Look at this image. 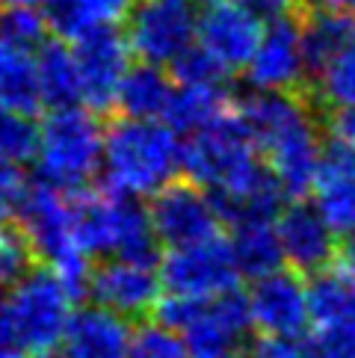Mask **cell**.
Instances as JSON below:
<instances>
[{
    "mask_svg": "<svg viewBox=\"0 0 355 358\" xmlns=\"http://www.w3.org/2000/svg\"><path fill=\"white\" fill-rule=\"evenodd\" d=\"M33 160L39 181L62 193L86 189L104 160V127L98 116L89 107L50 110L39 127V148Z\"/></svg>",
    "mask_w": 355,
    "mask_h": 358,
    "instance_id": "obj_5",
    "label": "cell"
},
{
    "mask_svg": "<svg viewBox=\"0 0 355 358\" xmlns=\"http://www.w3.org/2000/svg\"><path fill=\"white\" fill-rule=\"evenodd\" d=\"M252 358H323L317 341L305 335H261L252 347Z\"/></svg>",
    "mask_w": 355,
    "mask_h": 358,
    "instance_id": "obj_32",
    "label": "cell"
},
{
    "mask_svg": "<svg viewBox=\"0 0 355 358\" xmlns=\"http://www.w3.org/2000/svg\"><path fill=\"white\" fill-rule=\"evenodd\" d=\"M237 3L246 12H252L261 24H273L278 18H287V15H296V12L308 9L299 0H237Z\"/></svg>",
    "mask_w": 355,
    "mask_h": 358,
    "instance_id": "obj_34",
    "label": "cell"
},
{
    "mask_svg": "<svg viewBox=\"0 0 355 358\" xmlns=\"http://www.w3.org/2000/svg\"><path fill=\"white\" fill-rule=\"evenodd\" d=\"M86 290L95 305L124 320L143 317L163 299V278L154 255H113L89 270Z\"/></svg>",
    "mask_w": 355,
    "mask_h": 358,
    "instance_id": "obj_11",
    "label": "cell"
},
{
    "mask_svg": "<svg viewBox=\"0 0 355 358\" xmlns=\"http://www.w3.org/2000/svg\"><path fill=\"white\" fill-rule=\"evenodd\" d=\"M27 187L30 184L24 181L18 163L0 157V225H6L12 216H18Z\"/></svg>",
    "mask_w": 355,
    "mask_h": 358,
    "instance_id": "obj_33",
    "label": "cell"
},
{
    "mask_svg": "<svg viewBox=\"0 0 355 358\" xmlns=\"http://www.w3.org/2000/svg\"><path fill=\"white\" fill-rule=\"evenodd\" d=\"M237 116L255 139L282 193L290 199L311 193L326 148L314 101L302 92L258 89L237 104Z\"/></svg>",
    "mask_w": 355,
    "mask_h": 358,
    "instance_id": "obj_2",
    "label": "cell"
},
{
    "mask_svg": "<svg viewBox=\"0 0 355 358\" xmlns=\"http://www.w3.org/2000/svg\"><path fill=\"white\" fill-rule=\"evenodd\" d=\"M184 169V145L163 119L122 116L104 127L101 175L113 193L148 199L169 187Z\"/></svg>",
    "mask_w": 355,
    "mask_h": 358,
    "instance_id": "obj_3",
    "label": "cell"
},
{
    "mask_svg": "<svg viewBox=\"0 0 355 358\" xmlns=\"http://www.w3.org/2000/svg\"><path fill=\"white\" fill-rule=\"evenodd\" d=\"M0 358H27V352H21L15 347H0Z\"/></svg>",
    "mask_w": 355,
    "mask_h": 358,
    "instance_id": "obj_37",
    "label": "cell"
},
{
    "mask_svg": "<svg viewBox=\"0 0 355 358\" xmlns=\"http://www.w3.org/2000/svg\"><path fill=\"white\" fill-rule=\"evenodd\" d=\"M311 323L323 358H355V266L338 261L311 285Z\"/></svg>",
    "mask_w": 355,
    "mask_h": 358,
    "instance_id": "obj_13",
    "label": "cell"
},
{
    "mask_svg": "<svg viewBox=\"0 0 355 358\" xmlns=\"http://www.w3.org/2000/svg\"><path fill=\"white\" fill-rule=\"evenodd\" d=\"M175 78L157 62L139 59V66H131L122 80L116 107L122 116H136V119H163L169 110V101L175 95Z\"/></svg>",
    "mask_w": 355,
    "mask_h": 358,
    "instance_id": "obj_23",
    "label": "cell"
},
{
    "mask_svg": "<svg viewBox=\"0 0 355 358\" xmlns=\"http://www.w3.org/2000/svg\"><path fill=\"white\" fill-rule=\"evenodd\" d=\"M15 220L21 222V234L30 243L33 255H39L45 266L80 290L89 278V258L74 231L71 193H62L45 181L30 184Z\"/></svg>",
    "mask_w": 355,
    "mask_h": 358,
    "instance_id": "obj_7",
    "label": "cell"
},
{
    "mask_svg": "<svg viewBox=\"0 0 355 358\" xmlns=\"http://www.w3.org/2000/svg\"><path fill=\"white\" fill-rule=\"evenodd\" d=\"M240 275L237 255L222 237L198 240L189 246H175L160 261L163 296L175 299H213L234 293Z\"/></svg>",
    "mask_w": 355,
    "mask_h": 358,
    "instance_id": "obj_9",
    "label": "cell"
},
{
    "mask_svg": "<svg viewBox=\"0 0 355 358\" xmlns=\"http://www.w3.org/2000/svg\"><path fill=\"white\" fill-rule=\"evenodd\" d=\"M184 172L217 196L225 220L249 213H275L284 199L270 166L231 107L208 127L189 134L184 143Z\"/></svg>",
    "mask_w": 355,
    "mask_h": 358,
    "instance_id": "obj_1",
    "label": "cell"
},
{
    "mask_svg": "<svg viewBox=\"0 0 355 358\" xmlns=\"http://www.w3.org/2000/svg\"><path fill=\"white\" fill-rule=\"evenodd\" d=\"M231 222V249L237 255V264L243 275H266L284 266V249L278 237V216L275 213H249L237 216Z\"/></svg>",
    "mask_w": 355,
    "mask_h": 358,
    "instance_id": "obj_21",
    "label": "cell"
},
{
    "mask_svg": "<svg viewBox=\"0 0 355 358\" xmlns=\"http://www.w3.org/2000/svg\"><path fill=\"white\" fill-rule=\"evenodd\" d=\"M50 21L33 6H6L0 12V39L18 45L24 50H39L50 39Z\"/></svg>",
    "mask_w": 355,
    "mask_h": 358,
    "instance_id": "obj_27",
    "label": "cell"
},
{
    "mask_svg": "<svg viewBox=\"0 0 355 358\" xmlns=\"http://www.w3.org/2000/svg\"><path fill=\"white\" fill-rule=\"evenodd\" d=\"M231 98L228 89L222 86H196V83H178L175 95L169 101V110L163 122L178 134H196L201 127H208L210 122H217L231 110Z\"/></svg>",
    "mask_w": 355,
    "mask_h": 358,
    "instance_id": "obj_24",
    "label": "cell"
},
{
    "mask_svg": "<svg viewBox=\"0 0 355 358\" xmlns=\"http://www.w3.org/2000/svg\"><path fill=\"white\" fill-rule=\"evenodd\" d=\"M302 6H328L332 3V0H299Z\"/></svg>",
    "mask_w": 355,
    "mask_h": 358,
    "instance_id": "obj_39",
    "label": "cell"
},
{
    "mask_svg": "<svg viewBox=\"0 0 355 358\" xmlns=\"http://www.w3.org/2000/svg\"><path fill=\"white\" fill-rule=\"evenodd\" d=\"M148 216L157 243L166 249L219 237L225 220L217 196L196 181H172L169 187H163L157 196H151Z\"/></svg>",
    "mask_w": 355,
    "mask_h": 358,
    "instance_id": "obj_12",
    "label": "cell"
},
{
    "mask_svg": "<svg viewBox=\"0 0 355 358\" xmlns=\"http://www.w3.org/2000/svg\"><path fill=\"white\" fill-rule=\"evenodd\" d=\"M302 15L278 18L263 24L261 45L246 66V78L255 89H284V92H302L308 86V59L305 39H302Z\"/></svg>",
    "mask_w": 355,
    "mask_h": 358,
    "instance_id": "obj_15",
    "label": "cell"
},
{
    "mask_svg": "<svg viewBox=\"0 0 355 358\" xmlns=\"http://www.w3.org/2000/svg\"><path fill=\"white\" fill-rule=\"evenodd\" d=\"M131 341L128 320L92 305L74 314L66 338L48 358H131Z\"/></svg>",
    "mask_w": 355,
    "mask_h": 358,
    "instance_id": "obj_20",
    "label": "cell"
},
{
    "mask_svg": "<svg viewBox=\"0 0 355 358\" xmlns=\"http://www.w3.org/2000/svg\"><path fill=\"white\" fill-rule=\"evenodd\" d=\"M308 98L326 110L355 104V33L328 59V66L320 71V78L311 83Z\"/></svg>",
    "mask_w": 355,
    "mask_h": 358,
    "instance_id": "obj_26",
    "label": "cell"
},
{
    "mask_svg": "<svg viewBox=\"0 0 355 358\" xmlns=\"http://www.w3.org/2000/svg\"><path fill=\"white\" fill-rule=\"evenodd\" d=\"M124 36L131 50L157 66L172 62L198 42L196 0H136L124 15Z\"/></svg>",
    "mask_w": 355,
    "mask_h": 358,
    "instance_id": "obj_10",
    "label": "cell"
},
{
    "mask_svg": "<svg viewBox=\"0 0 355 358\" xmlns=\"http://www.w3.org/2000/svg\"><path fill=\"white\" fill-rule=\"evenodd\" d=\"M246 305L258 335H302L311 326V287L284 266L252 278Z\"/></svg>",
    "mask_w": 355,
    "mask_h": 358,
    "instance_id": "obj_16",
    "label": "cell"
},
{
    "mask_svg": "<svg viewBox=\"0 0 355 358\" xmlns=\"http://www.w3.org/2000/svg\"><path fill=\"white\" fill-rule=\"evenodd\" d=\"M314 204L340 240L355 237V145L335 139L326 143L314 178Z\"/></svg>",
    "mask_w": 355,
    "mask_h": 358,
    "instance_id": "obj_18",
    "label": "cell"
},
{
    "mask_svg": "<svg viewBox=\"0 0 355 358\" xmlns=\"http://www.w3.org/2000/svg\"><path fill=\"white\" fill-rule=\"evenodd\" d=\"M3 6H33V9H39V6H50L54 0H0Z\"/></svg>",
    "mask_w": 355,
    "mask_h": 358,
    "instance_id": "obj_36",
    "label": "cell"
},
{
    "mask_svg": "<svg viewBox=\"0 0 355 358\" xmlns=\"http://www.w3.org/2000/svg\"><path fill=\"white\" fill-rule=\"evenodd\" d=\"M74 231L86 258H113V255H154V228L139 199L113 193L80 189L71 193Z\"/></svg>",
    "mask_w": 355,
    "mask_h": 358,
    "instance_id": "obj_6",
    "label": "cell"
},
{
    "mask_svg": "<svg viewBox=\"0 0 355 358\" xmlns=\"http://www.w3.org/2000/svg\"><path fill=\"white\" fill-rule=\"evenodd\" d=\"M131 9V0H54L48 6V21L54 36L66 42L107 24H119Z\"/></svg>",
    "mask_w": 355,
    "mask_h": 358,
    "instance_id": "obj_25",
    "label": "cell"
},
{
    "mask_svg": "<svg viewBox=\"0 0 355 358\" xmlns=\"http://www.w3.org/2000/svg\"><path fill=\"white\" fill-rule=\"evenodd\" d=\"M263 24L237 0H205L198 6V45L228 71H246L261 45Z\"/></svg>",
    "mask_w": 355,
    "mask_h": 358,
    "instance_id": "obj_17",
    "label": "cell"
},
{
    "mask_svg": "<svg viewBox=\"0 0 355 358\" xmlns=\"http://www.w3.org/2000/svg\"><path fill=\"white\" fill-rule=\"evenodd\" d=\"M30 255L33 249L21 231H9L6 225H0V290L15 285L30 270Z\"/></svg>",
    "mask_w": 355,
    "mask_h": 358,
    "instance_id": "obj_31",
    "label": "cell"
},
{
    "mask_svg": "<svg viewBox=\"0 0 355 358\" xmlns=\"http://www.w3.org/2000/svg\"><path fill=\"white\" fill-rule=\"evenodd\" d=\"M74 57L80 69V86H83V107L92 113H107L116 107L119 89L124 74L131 69V45L116 24L95 27L83 33L80 39L71 42Z\"/></svg>",
    "mask_w": 355,
    "mask_h": 358,
    "instance_id": "obj_14",
    "label": "cell"
},
{
    "mask_svg": "<svg viewBox=\"0 0 355 358\" xmlns=\"http://www.w3.org/2000/svg\"><path fill=\"white\" fill-rule=\"evenodd\" d=\"M169 71H172L175 83H196V86H222L228 80V74H231L198 42L189 50H184V54L169 66Z\"/></svg>",
    "mask_w": 355,
    "mask_h": 358,
    "instance_id": "obj_29",
    "label": "cell"
},
{
    "mask_svg": "<svg viewBox=\"0 0 355 358\" xmlns=\"http://www.w3.org/2000/svg\"><path fill=\"white\" fill-rule=\"evenodd\" d=\"M328 124H332L335 139H344V143L355 145V104L328 110Z\"/></svg>",
    "mask_w": 355,
    "mask_h": 358,
    "instance_id": "obj_35",
    "label": "cell"
},
{
    "mask_svg": "<svg viewBox=\"0 0 355 358\" xmlns=\"http://www.w3.org/2000/svg\"><path fill=\"white\" fill-rule=\"evenodd\" d=\"M160 320L184 338L189 358H240L255 329L246 299L237 293L213 299H160Z\"/></svg>",
    "mask_w": 355,
    "mask_h": 358,
    "instance_id": "obj_8",
    "label": "cell"
},
{
    "mask_svg": "<svg viewBox=\"0 0 355 358\" xmlns=\"http://www.w3.org/2000/svg\"><path fill=\"white\" fill-rule=\"evenodd\" d=\"M328 6H338V9H347V12H352L355 15V0H332Z\"/></svg>",
    "mask_w": 355,
    "mask_h": 358,
    "instance_id": "obj_38",
    "label": "cell"
},
{
    "mask_svg": "<svg viewBox=\"0 0 355 358\" xmlns=\"http://www.w3.org/2000/svg\"><path fill=\"white\" fill-rule=\"evenodd\" d=\"M278 237H282L284 264L296 273H323L335 264L338 234L323 220L317 204L294 201L278 216Z\"/></svg>",
    "mask_w": 355,
    "mask_h": 358,
    "instance_id": "obj_19",
    "label": "cell"
},
{
    "mask_svg": "<svg viewBox=\"0 0 355 358\" xmlns=\"http://www.w3.org/2000/svg\"><path fill=\"white\" fill-rule=\"evenodd\" d=\"M36 74H39V92L42 107L62 110V107H83V86H80V69L74 48L66 39H48L36 50Z\"/></svg>",
    "mask_w": 355,
    "mask_h": 358,
    "instance_id": "obj_22",
    "label": "cell"
},
{
    "mask_svg": "<svg viewBox=\"0 0 355 358\" xmlns=\"http://www.w3.org/2000/svg\"><path fill=\"white\" fill-rule=\"evenodd\" d=\"M74 296L78 287L50 266L27 270L15 285L0 290V347L48 358L78 314Z\"/></svg>",
    "mask_w": 355,
    "mask_h": 358,
    "instance_id": "obj_4",
    "label": "cell"
},
{
    "mask_svg": "<svg viewBox=\"0 0 355 358\" xmlns=\"http://www.w3.org/2000/svg\"><path fill=\"white\" fill-rule=\"evenodd\" d=\"M131 358H189V350L184 338L160 320V323L139 326L133 331Z\"/></svg>",
    "mask_w": 355,
    "mask_h": 358,
    "instance_id": "obj_30",
    "label": "cell"
},
{
    "mask_svg": "<svg viewBox=\"0 0 355 358\" xmlns=\"http://www.w3.org/2000/svg\"><path fill=\"white\" fill-rule=\"evenodd\" d=\"M39 148V127L33 124L30 113L0 107V157L12 163H24L36 157Z\"/></svg>",
    "mask_w": 355,
    "mask_h": 358,
    "instance_id": "obj_28",
    "label": "cell"
}]
</instances>
